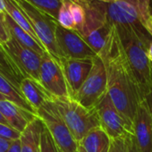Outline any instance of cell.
I'll return each instance as SVG.
<instances>
[{"label": "cell", "mask_w": 152, "mask_h": 152, "mask_svg": "<svg viewBox=\"0 0 152 152\" xmlns=\"http://www.w3.org/2000/svg\"><path fill=\"white\" fill-rule=\"evenodd\" d=\"M99 56L107 71V93L117 109L132 125L138 106L144 99L115 25Z\"/></svg>", "instance_id": "6da1fadb"}, {"label": "cell", "mask_w": 152, "mask_h": 152, "mask_svg": "<svg viewBox=\"0 0 152 152\" xmlns=\"http://www.w3.org/2000/svg\"><path fill=\"white\" fill-rule=\"evenodd\" d=\"M115 28L144 99L152 91L151 62L148 56V47L132 30L119 26Z\"/></svg>", "instance_id": "7a4b0ae2"}, {"label": "cell", "mask_w": 152, "mask_h": 152, "mask_svg": "<svg viewBox=\"0 0 152 152\" xmlns=\"http://www.w3.org/2000/svg\"><path fill=\"white\" fill-rule=\"evenodd\" d=\"M52 101L78 143L89 132L100 126L96 108H86L72 98H53Z\"/></svg>", "instance_id": "3957f363"}, {"label": "cell", "mask_w": 152, "mask_h": 152, "mask_svg": "<svg viewBox=\"0 0 152 152\" xmlns=\"http://www.w3.org/2000/svg\"><path fill=\"white\" fill-rule=\"evenodd\" d=\"M94 1L106 15L108 22L119 27L132 30L141 41L148 48L152 37L143 26L137 8L127 0H111V1Z\"/></svg>", "instance_id": "277c9868"}, {"label": "cell", "mask_w": 152, "mask_h": 152, "mask_svg": "<svg viewBox=\"0 0 152 152\" xmlns=\"http://www.w3.org/2000/svg\"><path fill=\"white\" fill-rule=\"evenodd\" d=\"M15 1L25 14L46 51L59 62L61 54L56 39V28L58 23L57 21L39 11L28 3L26 0H15Z\"/></svg>", "instance_id": "5b68a950"}, {"label": "cell", "mask_w": 152, "mask_h": 152, "mask_svg": "<svg viewBox=\"0 0 152 152\" xmlns=\"http://www.w3.org/2000/svg\"><path fill=\"white\" fill-rule=\"evenodd\" d=\"M107 93V71L104 62L98 55L93 58V65L89 76L72 99L84 107L92 109L96 107Z\"/></svg>", "instance_id": "8992f818"}, {"label": "cell", "mask_w": 152, "mask_h": 152, "mask_svg": "<svg viewBox=\"0 0 152 152\" xmlns=\"http://www.w3.org/2000/svg\"><path fill=\"white\" fill-rule=\"evenodd\" d=\"M37 116L51 133L60 152H78L79 143L73 138L52 100L46 102L38 109Z\"/></svg>", "instance_id": "52a82bcc"}, {"label": "cell", "mask_w": 152, "mask_h": 152, "mask_svg": "<svg viewBox=\"0 0 152 152\" xmlns=\"http://www.w3.org/2000/svg\"><path fill=\"white\" fill-rule=\"evenodd\" d=\"M100 127L111 139L125 138L133 135L132 125L128 123L124 116L115 106L108 93H107L96 106Z\"/></svg>", "instance_id": "ba28073f"}, {"label": "cell", "mask_w": 152, "mask_h": 152, "mask_svg": "<svg viewBox=\"0 0 152 152\" xmlns=\"http://www.w3.org/2000/svg\"><path fill=\"white\" fill-rule=\"evenodd\" d=\"M39 83L53 98H71L68 85L59 62L48 52L41 58Z\"/></svg>", "instance_id": "9c48e42d"}, {"label": "cell", "mask_w": 152, "mask_h": 152, "mask_svg": "<svg viewBox=\"0 0 152 152\" xmlns=\"http://www.w3.org/2000/svg\"><path fill=\"white\" fill-rule=\"evenodd\" d=\"M56 39L61 58L93 59L98 56L78 31L64 29L58 23L56 28Z\"/></svg>", "instance_id": "30bf717a"}, {"label": "cell", "mask_w": 152, "mask_h": 152, "mask_svg": "<svg viewBox=\"0 0 152 152\" xmlns=\"http://www.w3.org/2000/svg\"><path fill=\"white\" fill-rule=\"evenodd\" d=\"M3 47L24 75V77L39 82L42 56L21 45L12 37L7 42L3 44Z\"/></svg>", "instance_id": "8fae6325"}, {"label": "cell", "mask_w": 152, "mask_h": 152, "mask_svg": "<svg viewBox=\"0 0 152 152\" xmlns=\"http://www.w3.org/2000/svg\"><path fill=\"white\" fill-rule=\"evenodd\" d=\"M59 64L63 69L69 92L72 99L89 76L93 65V59H70L62 57Z\"/></svg>", "instance_id": "7c38bea8"}, {"label": "cell", "mask_w": 152, "mask_h": 152, "mask_svg": "<svg viewBox=\"0 0 152 152\" xmlns=\"http://www.w3.org/2000/svg\"><path fill=\"white\" fill-rule=\"evenodd\" d=\"M132 128L139 152H152V116L144 99L138 106Z\"/></svg>", "instance_id": "4fadbf2b"}, {"label": "cell", "mask_w": 152, "mask_h": 152, "mask_svg": "<svg viewBox=\"0 0 152 152\" xmlns=\"http://www.w3.org/2000/svg\"><path fill=\"white\" fill-rule=\"evenodd\" d=\"M0 113L7 124L19 132H23L26 127L37 117L32 114L9 100H0Z\"/></svg>", "instance_id": "5bb4252c"}, {"label": "cell", "mask_w": 152, "mask_h": 152, "mask_svg": "<svg viewBox=\"0 0 152 152\" xmlns=\"http://www.w3.org/2000/svg\"><path fill=\"white\" fill-rule=\"evenodd\" d=\"M20 91L24 99L37 112L46 102L52 100L53 97L44 89L39 82L25 77L20 86Z\"/></svg>", "instance_id": "9a60e30c"}, {"label": "cell", "mask_w": 152, "mask_h": 152, "mask_svg": "<svg viewBox=\"0 0 152 152\" xmlns=\"http://www.w3.org/2000/svg\"><path fill=\"white\" fill-rule=\"evenodd\" d=\"M44 124L37 116L21 134V152H39L40 137Z\"/></svg>", "instance_id": "2e32d148"}, {"label": "cell", "mask_w": 152, "mask_h": 152, "mask_svg": "<svg viewBox=\"0 0 152 152\" xmlns=\"http://www.w3.org/2000/svg\"><path fill=\"white\" fill-rule=\"evenodd\" d=\"M111 140L108 134L99 126L89 132L79 144L86 152H108Z\"/></svg>", "instance_id": "e0dca14e"}, {"label": "cell", "mask_w": 152, "mask_h": 152, "mask_svg": "<svg viewBox=\"0 0 152 152\" xmlns=\"http://www.w3.org/2000/svg\"><path fill=\"white\" fill-rule=\"evenodd\" d=\"M5 23L11 37L14 38L16 41H18L21 45L35 51L40 56H43L47 52L41 44H39L35 39H33L18 24H16L7 13H5Z\"/></svg>", "instance_id": "ac0fdd59"}, {"label": "cell", "mask_w": 152, "mask_h": 152, "mask_svg": "<svg viewBox=\"0 0 152 152\" xmlns=\"http://www.w3.org/2000/svg\"><path fill=\"white\" fill-rule=\"evenodd\" d=\"M0 74L19 90L23 80L25 78L2 44H0Z\"/></svg>", "instance_id": "d6986e66"}, {"label": "cell", "mask_w": 152, "mask_h": 152, "mask_svg": "<svg viewBox=\"0 0 152 152\" xmlns=\"http://www.w3.org/2000/svg\"><path fill=\"white\" fill-rule=\"evenodd\" d=\"M0 93L6 98L7 100H9L20 107L37 115V112L24 99L21 91L13 85L9 81H7L1 74H0Z\"/></svg>", "instance_id": "ffe728a7"}, {"label": "cell", "mask_w": 152, "mask_h": 152, "mask_svg": "<svg viewBox=\"0 0 152 152\" xmlns=\"http://www.w3.org/2000/svg\"><path fill=\"white\" fill-rule=\"evenodd\" d=\"M5 4H6V13L13 19V21L16 24H18L22 29H23L27 33H29L33 39H35L39 44H41L37 37L30 21L28 20L25 14L23 12L21 7L16 4L15 0H5Z\"/></svg>", "instance_id": "44dd1931"}, {"label": "cell", "mask_w": 152, "mask_h": 152, "mask_svg": "<svg viewBox=\"0 0 152 152\" xmlns=\"http://www.w3.org/2000/svg\"><path fill=\"white\" fill-rule=\"evenodd\" d=\"M31 6L57 21L64 0H26Z\"/></svg>", "instance_id": "7402d4cb"}, {"label": "cell", "mask_w": 152, "mask_h": 152, "mask_svg": "<svg viewBox=\"0 0 152 152\" xmlns=\"http://www.w3.org/2000/svg\"><path fill=\"white\" fill-rule=\"evenodd\" d=\"M70 4H71V0H64L62 7L59 10L57 23L64 29L76 31L75 23L70 10Z\"/></svg>", "instance_id": "603a6c76"}, {"label": "cell", "mask_w": 152, "mask_h": 152, "mask_svg": "<svg viewBox=\"0 0 152 152\" xmlns=\"http://www.w3.org/2000/svg\"><path fill=\"white\" fill-rule=\"evenodd\" d=\"M70 10L75 23L76 27V31L80 32L86 21V11L83 6H82L80 3L77 1H74V0H71V4H70Z\"/></svg>", "instance_id": "cb8c5ba5"}, {"label": "cell", "mask_w": 152, "mask_h": 152, "mask_svg": "<svg viewBox=\"0 0 152 152\" xmlns=\"http://www.w3.org/2000/svg\"><path fill=\"white\" fill-rule=\"evenodd\" d=\"M39 152H60L57 145L56 144L51 133L45 126L42 129L40 137V148Z\"/></svg>", "instance_id": "d4e9b609"}, {"label": "cell", "mask_w": 152, "mask_h": 152, "mask_svg": "<svg viewBox=\"0 0 152 152\" xmlns=\"http://www.w3.org/2000/svg\"><path fill=\"white\" fill-rule=\"evenodd\" d=\"M96 1H111V0H96ZM132 3L138 10L140 16L141 18L142 23L143 22L152 14V7H151V0H127Z\"/></svg>", "instance_id": "484cf974"}, {"label": "cell", "mask_w": 152, "mask_h": 152, "mask_svg": "<svg viewBox=\"0 0 152 152\" xmlns=\"http://www.w3.org/2000/svg\"><path fill=\"white\" fill-rule=\"evenodd\" d=\"M21 132L14 129L9 124L0 123V137L10 140H16L21 138Z\"/></svg>", "instance_id": "4316f807"}, {"label": "cell", "mask_w": 152, "mask_h": 152, "mask_svg": "<svg viewBox=\"0 0 152 152\" xmlns=\"http://www.w3.org/2000/svg\"><path fill=\"white\" fill-rule=\"evenodd\" d=\"M127 137L112 139L108 152H128Z\"/></svg>", "instance_id": "83f0119b"}, {"label": "cell", "mask_w": 152, "mask_h": 152, "mask_svg": "<svg viewBox=\"0 0 152 152\" xmlns=\"http://www.w3.org/2000/svg\"><path fill=\"white\" fill-rule=\"evenodd\" d=\"M11 39V35L5 23V14H0V44H5Z\"/></svg>", "instance_id": "f1b7e54d"}, {"label": "cell", "mask_w": 152, "mask_h": 152, "mask_svg": "<svg viewBox=\"0 0 152 152\" xmlns=\"http://www.w3.org/2000/svg\"><path fill=\"white\" fill-rule=\"evenodd\" d=\"M127 145H128V152H139L135 141V138L133 135H129L127 137Z\"/></svg>", "instance_id": "f546056e"}, {"label": "cell", "mask_w": 152, "mask_h": 152, "mask_svg": "<svg viewBox=\"0 0 152 152\" xmlns=\"http://www.w3.org/2000/svg\"><path fill=\"white\" fill-rule=\"evenodd\" d=\"M14 140L0 137V152H7Z\"/></svg>", "instance_id": "4dcf8cb0"}, {"label": "cell", "mask_w": 152, "mask_h": 152, "mask_svg": "<svg viewBox=\"0 0 152 152\" xmlns=\"http://www.w3.org/2000/svg\"><path fill=\"white\" fill-rule=\"evenodd\" d=\"M143 26L149 33V35L152 37V14L143 22Z\"/></svg>", "instance_id": "1f68e13d"}, {"label": "cell", "mask_w": 152, "mask_h": 152, "mask_svg": "<svg viewBox=\"0 0 152 152\" xmlns=\"http://www.w3.org/2000/svg\"><path fill=\"white\" fill-rule=\"evenodd\" d=\"M7 152H21V140H20V139L13 141V143H12V145L9 148Z\"/></svg>", "instance_id": "d6a6232c"}, {"label": "cell", "mask_w": 152, "mask_h": 152, "mask_svg": "<svg viewBox=\"0 0 152 152\" xmlns=\"http://www.w3.org/2000/svg\"><path fill=\"white\" fill-rule=\"evenodd\" d=\"M144 101L146 102L147 106H148V108L151 114V116H152V91H150L145 97H144Z\"/></svg>", "instance_id": "836d02e7"}, {"label": "cell", "mask_w": 152, "mask_h": 152, "mask_svg": "<svg viewBox=\"0 0 152 152\" xmlns=\"http://www.w3.org/2000/svg\"><path fill=\"white\" fill-rule=\"evenodd\" d=\"M6 13V4L5 0H0V14Z\"/></svg>", "instance_id": "e575fe53"}, {"label": "cell", "mask_w": 152, "mask_h": 152, "mask_svg": "<svg viewBox=\"0 0 152 152\" xmlns=\"http://www.w3.org/2000/svg\"><path fill=\"white\" fill-rule=\"evenodd\" d=\"M148 56L149 61L152 63V41L150 42V44L148 48Z\"/></svg>", "instance_id": "d590c367"}, {"label": "cell", "mask_w": 152, "mask_h": 152, "mask_svg": "<svg viewBox=\"0 0 152 152\" xmlns=\"http://www.w3.org/2000/svg\"><path fill=\"white\" fill-rule=\"evenodd\" d=\"M0 123H3V124H7V122L6 121V119L4 118V116L2 115V114L0 113Z\"/></svg>", "instance_id": "8d00e7d4"}, {"label": "cell", "mask_w": 152, "mask_h": 152, "mask_svg": "<svg viewBox=\"0 0 152 152\" xmlns=\"http://www.w3.org/2000/svg\"><path fill=\"white\" fill-rule=\"evenodd\" d=\"M78 152H86V151H85V149H84V148H83L80 144L78 145Z\"/></svg>", "instance_id": "74e56055"}, {"label": "cell", "mask_w": 152, "mask_h": 152, "mask_svg": "<svg viewBox=\"0 0 152 152\" xmlns=\"http://www.w3.org/2000/svg\"><path fill=\"white\" fill-rule=\"evenodd\" d=\"M5 99H6V98L1 93H0V100H5Z\"/></svg>", "instance_id": "f35d334b"}, {"label": "cell", "mask_w": 152, "mask_h": 152, "mask_svg": "<svg viewBox=\"0 0 152 152\" xmlns=\"http://www.w3.org/2000/svg\"><path fill=\"white\" fill-rule=\"evenodd\" d=\"M151 78H152V63H151Z\"/></svg>", "instance_id": "ab89813d"}]
</instances>
